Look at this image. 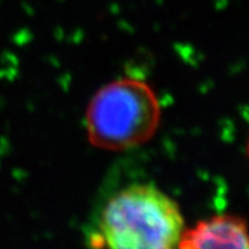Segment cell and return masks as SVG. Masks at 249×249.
<instances>
[{
    "label": "cell",
    "mask_w": 249,
    "mask_h": 249,
    "mask_svg": "<svg viewBox=\"0 0 249 249\" xmlns=\"http://www.w3.org/2000/svg\"><path fill=\"white\" fill-rule=\"evenodd\" d=\"M178 249H249L248 225L235 215H215L186 229Z\"/></svg>",
    "instance_id": "3957f363"
},
{
    "label": "cell",
    "mask_w": 249,
    "mask_h": 249,
    "mask_svg": "<svg viewBox=\"0 0 249 249\" xmlns=\"http://www.w3.org/2000/svg\"><path fill=\"white\" fill-rule=\"evenodd\" d=\"M160 105L148 83L120 78L93 95L86 112L88 140L103 150L121 151L150 140L160 124Z\"/></svg>",
    "instance_id": "7a4b0ae2"
},
{
    "label": "cell",
    "mask_w": 249,
    "mask_h": 249,
    "mask_svg": "<svg viewBox=\"0 0 249 249\" xmlns=\"http://www.w3.org/2000/svg\"><path fill=\"white\" fill-rule=\"evenodd\" d=\"M247 154H248V158H249V138H248V142H247Z\"/></svg>",
    "instance_id": "277c9868"
},
{
    "label": "cell",
    "mask_w": 249,
    "mask_h": 249,
    "mask_svg": "<svg viewBox=\"0 0 249 249\" xmlns=\"http://www.w3.org/2000/svg\"><path fill=\"white\" fill-rule=\"evenodd\" d=\"M184 231L171 196L153 183H131L103 203L95 236L105 249H178Z\"/></svg>",
    "instance_id": "6da1fadb"
}]
</instances>
